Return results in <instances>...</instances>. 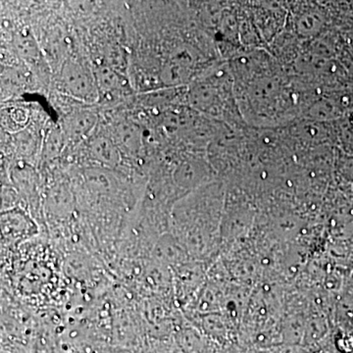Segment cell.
<instances>
[{"mask_svg": "<svg viewBox=\"0 0 353 353\" xmlns=\"http://www.w3.org/2000/svg\"><path fill=\"white\" fill-rule=\"evenodd\" d=\"M241 81V80H240ZM250 81V85H241L246 88L243 97H246L245 111L252 112V118L261 122H272L281 119L284 113L290 112L296 101L292 99L282 85V81L273 77L253 76L243 79Z\"/></svg>", "mask_w": 353, "mask_h": 353, "instance_id": "1", "label": "cell"}, {"mask_svg": "<svg viewBox=\"0 0 353 353\" xmlns=\"http://www.w3.org/2000/svg\"><path fill=\"white\" fill-rule=\"evenodd\" d=\"M65 90L77 99L92 101L97 97L92 76L78 65L69 64L62 73Z\"/></svg>", "mask_w": 353, "mask_h": 353, "instance_id": "2", "label": "cell"}, {"mask_svg": "<svg viewBox=\"0 0 353 353\" xmlns=\"http://www.w3.org/2000/svg\"><path fill=\"white\" fill-rule=\"evenodd\" d=\"M90 152L95 159L108 165H115L119 162V152L110 139H95L90 145Z\"/></svg>", "mask_w": 353, "mask_h": 353, "instance_id": "3", "label": "cell"}, {"mask_svg": "<svg viewBox=\"0 0 353 353\" xmlns=\"http://www.w3.org/2000/svg\"><path fill=\"white\" fill-rule=\"evenodd\" d=\"M94 123L95 116L92 115V113L82 112L75 114L69 120L68 129L70 134L72 137H75V138L85 136L94 127Z\"/></svg>", "mask_w": 353, "mask_h": 353, "instance_id": "4", "label": "cell"}, {"mask_svg": "<svg viewBox=\"0 0 353 353\" xmlns=\"http://www.w3.org/2000/svg\"><path fill=\"white\" fill-rule=\"evenodd\" d=\"M119 141L128 152H136L141 145V134H139V128L132 124L121 127Z\"/></svg>", "mask_w": 353, "mask_h": 353, "instance_id": "5", "label": "cell"}, {"mask_svg": "<svg viewBox=\"0 0 353 353\" xmlns=\"http://www.w3.org/2000/svg\"><path fill=\"white\" fill-rule=\"evenodd\" d=\"M16 46L23 57L32 58L36 57L37 52H38L37 44L34 43V39L30 38L29 36L18 39Z\"/></svg>", "mask_w": 353, "mask_h": 353, "instance_id": "6", "label": "cell"}, {"mask_svg": "<svg viewBox=\"0 0 353 353\" xmlns=\"http://www.w3.org/2000/svg\"><path fill=\"white\" fill-rule=\"evenodd\" d=\"M62 137L60 132H52L48 136L46 143V154L48 157H54L61 150Z\"/></svg>", "mask_w": 353, "mask_h": 353, "instance_id": "7", "label": "cell"}, {"mask_svg": "<svg viewBox=\"0 0 353 353\" xmlns=\"http://www.w3.org/2000/svg\"><path fill=\"white\" fill-rule=\"evenodd\" d=\"M97 80H99L101 88L104 90H111V88H115L118 83L117 77L108 69H101L97 75Z\"/></svg>", "mask_w": 353, "mask_h": 353, "instance_id": "8", "label": "cell"}]
</instances>
